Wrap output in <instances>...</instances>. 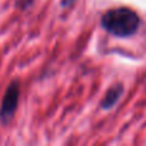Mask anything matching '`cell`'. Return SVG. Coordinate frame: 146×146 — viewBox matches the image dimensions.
Returning a JSON list of instances; mask_svg holds the SVG:
<instances>
[{"label":"cell","mask_w":146,"mask_h":146,"mask_svg":"<svg viewBox=\"0 0 146 146\" xmlns=\"http://www.w3.org/2000/svg\"><path fill=\"white\" fill-rule=\"evenodd\" d=\"M100 23L106 32L117 37H128L137 32L141 19L131 8L121 7L104 13L100 18Z\"/></svg>","instance_id":"6da1fadb"},{"label":"cell","mask_w":146,"mask_h":146,"mask_svg":"<svg viewBox=\"0 0 146 146\" xmlns=\"http://www.w3.org/2000/svg\"><path fill=\"white\" fill-rule=\"evenodd\" d=\"M124 92V87L121 85V83H117V85L111 86L108 91H106L104 99L101 100L100 106L104 109V110H109V109L114 108L115 104L119 101V99L122 98Z\"/></svg>","instance_id":"3957f363"},{"label":"cell","mask_w":146,"mask_h":146,"mask_svg":"<svg viewBox=\"0 0 146 146\" xmlns=\"http://www.w3.org/2000/svg\"><path fill=\"white\" fill-rule=\"evenodd\" d=\"M74 1L76 0H62V7L63 8H69V7H72Z\"/></svg>","instance_id":"5b68a950"},{"label":"cell","mask_w":146,"mask_h":146,"mask_svg":"<svg viewBox=\"0 0 146 146\" xmlns=\"http://www.w3.org/2000/svg\"><path fill=\"white\" fill-rule=\"evenodd\" d=\"M21 86L18 81H13L8 86L4 96H3L1 106H0V123L8 124L12 122L13 117L15 114V110L18 108V101H19Z\"/></svg>","instance_id":"7a4b0ae2"},{"label":"cell","mask_w":146,"mask_h":146,"mask_svg":"<svg viewBox=\"0 0 146 146\" xmlns=\"http://www.w3.org/2000/svg\"><path fill=\"white\" fill-rule=\"evenodd\" d=\"M32 4H33V0H17V3H15V5L22 10L28 9Z\"/></svg>","instance_id":"277c9868"}]
</instances>
